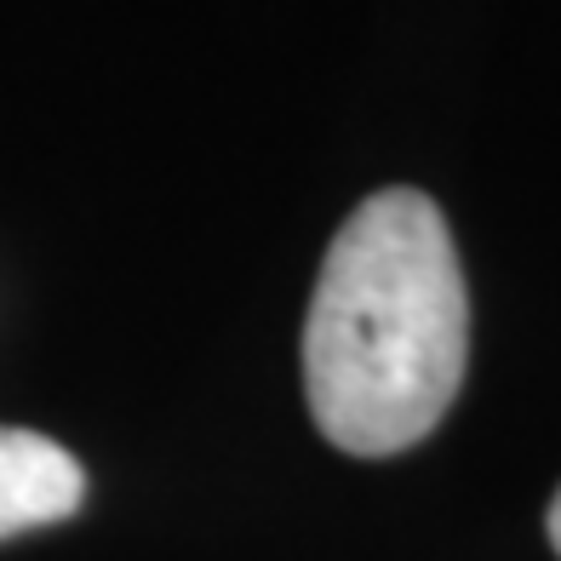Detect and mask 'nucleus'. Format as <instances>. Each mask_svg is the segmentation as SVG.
I'll use <instances>...</instances> for the list:
<instances>
[{
  "label": "nucleus",
  "instance_id": "obj_1",
  "mask_svg": "<svg viewBox=\"0 0 561 561\" xmlns=\"http://www.w3.org/2000/svg\"><path fill=\"white\" fill-rule=\"evenodd\" d=\"M470 362V293L442 207L378 190L321 259L304 316V396L339 453L390 458L447 419Z\"/></svg>",
  "mask_w": 561,
  "mask_h": 561
},
{
  "label": "nucleus",
  "instance_id": "obj_3",
  "mask_svg": "<svg viewBox=\"0 0 561 561\" xmlns=\"http://www.w3.org/2000/svg\"><path fill=\"white\" fill-rule=\"evenodd\" d=\"M550 545H556V556H561V493L550 499Z\"/></svg>",
  "mask_w": 561,
  "mask_h": 561
},
{
  "label": "nucleus",
  "instance_id": "obj_2",
  "mask_svg": "<svg viewBox=\"0 0 561 561\" xmlns=\"http://www.w3.org/2000/svg\"><path fill=\"white\" fill-rule=\"evenodd\" d=\"M87 499V470L69 447L41 430L0 424V539L75 516Z\"/></svg>",
  "mask_w": 561,
  "mask_h": 561
}]
</instances>
